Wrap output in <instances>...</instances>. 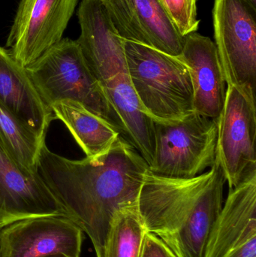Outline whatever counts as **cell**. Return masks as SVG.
Instances as JSON below:
<instances>
[{"label": "cell", "mask_w": 256, "mask_h": 257, "mask_svg": "<svg viewBox=\"0 0 256 257\" xmlns=\"http://www.w3.org/2000/svg\"><path fill=\"white\" fill-rule=\"evenodd\" d=\"M37 169L67 217L90 237L96 257H104L113 218L138 204L149 166L120 136L106 154L81 160L55 154L45 143Z\"/></svg>", "instance_id": "6da1fadb"}, {"label": "cell", "mask_w": 256, "mask_h": 257, "mask_svg": "<svg viewBox=\"0 0 256 257\" xmlns=\"http://www.w3.org/2000/svg\"><path fill=\"white\" fill-rule=\"evenodd\" d=\"M225 178L216 160L210 170L186 179L147 172L138 207L147 232L176 257H205L223 202Z\"/></svg>", "instance_id": "7a4b0ae2"}, {"label": "cell", "mask_w": 256, "mask_h": 257, "mask_svg": "<svg viewBox=\"0 0 256 257\" xmlns=\"http://www.w3.org/2000/svg\"><path fill=\"white\" fill-rule=\"evenodd\" d=\"M78 38L84 59L120 119L125 139L148 166L154 155V122L144 113L128 70L124 39L116 31L101 0H81Z\"/></svg>", "instance_id": "3957f363"}, {"label": "cell", "mask_w": 256, "mask_h": 257, "mask_svg": "<svg viewBox=\"0 0 256 257\" xmlns=\"http://www.w3.org/2000/svg\"><path fill=\"white\" fill-rule=\"evenodd\" d=\"M128 70L144 113L153 122L172 123L195 112L186 65L177 57L124 40Z\"/></svg>", "instance_id": "277c9868"}, {"label": "cell", "mask_w": 256, "mask_h": 257, "mask_svg": "<svg viewBox=\"0 0 256 257\" xmlns=\"http://www.w3.org/2000/svg\"><path fill=\"white\" fill-rule=\"evenodd\" d=\"M26 69L48 108L60 101L77 102L124 134L77 40L62 39Z\"/></svg>", "instance_id": "5b68a950"}, {"label": "cell", "mask_w": 256, "mask_h": 257, "mask_svg": "<svg viewBox=\"0 0 256 257\" xmlns=\"http://www.w3.org/2000/svg\"><path fill=\"white\" fill-rule=\"evenodd\" d=\"M217 121L198 113L172 123L154 122V155L149 172L186 179L210 169L216 160Z\"/></svg>", "instance_id": "8992f818"}, {"label": "cell", "mask_w": 256, "mask_h": 257, "mask_svg": "<svg viewBox=\"0 0 256 257\" xmlns=\"http://www.w3.org/2000/svg\"><path fill=\"white\" fill-rule=\"evenodd\" d=\"M213 18L227 86L255 100L256 6L249 0H215Z\"/></svg>", "instance_id": "52a82bcc"}, {"label": "cell", "mask_w": 256, "mask_h": 257, "mask_svg": "<svg viewBox=\"0 0 256 257\" xmlns=\"http://www.w3.org/2000/svg\"><path fill=\"white\" fill-rule=\"evenodd\" d=\"M217 126L216 160L232 190L256 175L255 100L227 86Z\"/></svg>", "instance_id": "ba28073f"}, {"label": "cell", "mask_w": 256, "mask_h": 257, "mask_svg": "<svg viewBox=\"0 0 256 257\" xmlns=\"http://www.w3.org/2000/svg\"><path fill=\"white\" fill-rule=\"evenodd\" d=\"M79 0H21L6 45L24 67L63 39Z\"/></svg>", "instance_id": "9c48e42d"}, {"label": "cell", "mask_w": 256, "mask_h": 257, "mask_svg": "<svg viewBox=\"0 0 256 257\" xmlns=\"http://www.w3.org/2000/svg\"><path fill=\"white\" fill-rule=\"evenodd\" d=\"M82 241V229L69 217H30L0 229V257H80Z\"/></svg>", "instance_id": "30bf717a"}, {"label": "cell", "mask_w": 256, "mask_h": 257, "mask_svg": "<svg viewBox=\"0 0 256 257\" xmlns=\"http://www.w3.org/2000/svg\"><path fill=\"white\" fill-rule=\"evenodd\" d=\"M44 216L67 217L38 171L24 169L0 140V229L18 220Z\"/></svg>", "instance_id": "8fae6325"}, {"label": "cell", "mask_w": 256, "mask_h": 257, "mask_svg": "<svg viewBox=\"0 0 256 257\" xmlns=\"http://www.w3.org/2000/svg\"><path fill=\"white\" fill-rule=\"evenodd\" d=\"M119 36L174 57L185 42L159 0H101Z\"/></svg>", "instance_id": "7c38bea8"}, {"label": "cell", "mask_w": 256, "mask_h": 257, "mask_svg": "<svg viewBox=\"0 0 256 257\" xmlns=\"http://www.w3.org/2000/svg\"><path fill=\"white\" fill-rule=\"evenodd\" d=\"M189 70L193 88L194 111L217 121L223 108L226 82L214 42L197 33L185 36L180 56Z\"/></svg>", "instance_id": "4fadbf2b"}, {"label": "cell", "mask_w": 256, "mask_h": 257, "mask_svg": "<svg viewBox=\"0 0 256 257\" xmlns=\"http://www.w3.org/2000/svg\"><path fill=\"white\" fill-rule=\"evenodd\" d=\"M256 237V175L229 190L210 232L205 257H224Z\"/></svg>", "instance_id": "5bb4252c"}, {"label": "cell", "mask_w": 256, "mask_h": 257, "mask_svg": "<svg viewBox=\"0 0 256 257\" xmlns=\"http://www.w3.org/2000/svg\"><path fill=\"white\" fill-rule=\"evenodd\" d=\"M0 104L42 138L54 116L38 93L25 67L0 47Z\"/></svg>", "instance_id": "9a60e30c"}, {"label": "cell", "mask_w": 256, "mask_h": 257, "mask_svg": "<svg viewBox=\"0 0 256 257\" xmlns=\"http://www.w3.org/2000/svg\"><path fill=\"white\" fill-rule=\"evenodd\" d=\"M61 120L88 158L106 154L121 133L99 116L72 101H60L50 108Z\"/></svg>", "instance_id": "2e32d148"}, {"label": "cell", "mask_w": 256, "mask_h": 257, "mask_svg": "<svg viewBox=\"0 0 256 257\" xmlns=\"http://www.w3.org/2000/svg\"><path fill=\"white\" fill-rule=\"evenodd\" d=\"M147 232L138 204L122 208L113 218L104 257H141Z\"/></svg>", "instance_id": "e0dca14e"}, {"label": "cell", "mask_w": 256, "mask_h": 257, "mask_svg": "<svg viewBox=\"0 0 256 257\" xmlns=\"http://www.w3.org/2000/svg\"><path fill=\"white\" fill-rule=\"evenodd\" d=\"M0 140L15 160L31 172L38 171L39 154L45 138L26 126L0 104Z\"/></svg>", "instance_id": "ac0fdd59"}, {"label": "cell", "mask_w": 256, "mask_h": 257, "mask_svg": "<svg viewBox=\"0 0 256 257\" xmlns=\"http://www.w3.org/2000/svg\"><path fill=\"white\" fill-rule=\"evenodd\" d=\"M170 19L183 36L196 33L197 0H159Z\"/></svg>", "instance_id": "d6986e66"}, {"label": "cell", "mask_w": 256, "mask_h": 257, "mask_svg": "<svg viewBox=\"0 0 256 257\" xmlns=\"http://www.w3.org/2000/svg\"><path fill=\"white\" fill-rule=\"evenodd\" d=\"M141 257H176L171 250L151 232H146Z\"/></svg>", "instance_id": "ffe728a7"}, {"label": "cell", "mask_w": 256, "mask_h": 257, "mask_svg": "<svg viewBox=\"0 0 256 257\" xmlns=\"http://www.w3.org/2000/svg\"><path fill=\"white\" fill-rule=\"evenodd\" d=\"M224 257H256V237L236 247Z\"/></svg>", "instance_id": "44dd1931"}, {"label": "cell", "mask_w": 256, "mask_h": 257, "mask_svg": "<svg viewBox=\"0 0 256 257\" xmlns=\"http://www.w3.org/2000/svg\"><path fill=\"white\" fill-rule=\"evenodd\" d=\"M44 257H72V256H69V255L66 254V253H54V254L48 255V256H44Z\"/></svg>", "instance_id": "7402d4cb"}, {"label": "cell", "mask_w": 256, "mask_h": 257, "mask_svg": "<svg viewBox=\"0 0 256 257\" xmlns=\"http://www.w3.org/2000/svg\"><path fill=\"white\" fill-rule=\"evenodd\" d=\"M249 1H250L251 3H252V4L254 5V6H256V0H249Z\"/></svg>", "instance_id": "603a6c76"}]
</instances>
